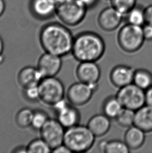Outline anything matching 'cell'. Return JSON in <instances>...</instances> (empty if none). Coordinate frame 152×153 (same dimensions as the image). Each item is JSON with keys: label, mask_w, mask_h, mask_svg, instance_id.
<instances>
[{"label": "cell", "mask_w": 152, "mask_h": 153, "mask_svg": "<svg viewBox=\"0 0 152 153\" xmlns=\"http://www.w3.org/2000/svg\"><path fill=\"white\" fill-rule=\"evenodd\" d=\"M74 37L62 24L50 23L45 25L40 33V43L45 52L63 57L72 52Z\"/></svg>", "instance_id": "cell-1"}, {"label": "cell", "mask_w": 152, "mask_h": 153, "mask_svg": "<svg viewBox=\"0 0 152 153\" xmlns=\"http://www.w3.org/2000/svg\"><path fill=\"white\" fill-rule=\"evenodd\" d=\"M106 45L99 34L92 31H84L74 37L72 54L79 62H96L105 53Z\"/></svg>", "instance_id": "cell-2"}, {"label": "cell", "mask_w": 152, "mask_h": 153, "mask_svg": "<svg viewBox=\"0 0 152 153\" xmlns=\"http://www.w3.org/2000/svg\"><path fill=\"white\" fill-rule=\"evenodd\" d=\"M95 138L87 126L79 124L66 128L63 144L72 153H85L93 147Z\"/></svg>", "instance_id": "cell-3"}, {"label": "cell", "mask_w": 152, "mask_h": 153, "mask_svg": "<svg viewBox=\"0 0 152 153\" xmlns=\"http://www.w3.org/2000/svg\"><path fill=\"white\" fill-rule=\"evenodd\" d=\"M56 14L69 26H75L83 21L87 8L81 0H56Z\"/></svg>", "instance_id": "cell-4"}, {"label": "cell", "mask_w": 152, "mask_h": 153, "mask_svg": "<svg viewBox=\"0 0 152 153\" xmlns=\"http://www.w3.org/2000/svg\"><path fill=\"white\" fill-rule=\"evenodd\" d=\"M117 40L120 48L126 53L138 51L145 41L142 26L126 23L119 29Z\"/></svg>", "instance_id": "cell-5"}, {"label": "cell", "mask_w": 152, "mask_h": 153, "mask_svg": "<svg viewBox=\"0 0 152 153\" xmlns=\"http://www.w3.org/2000/svg\"><path fill=\"white\" fill-rule=\"evenodd\" d=\"M40 100L48 105H54L64 100L66 94L63 83L55 76L43 78L38 85Z\"/></svg>", "instance_id": "cell-6"}, {"label": "cell", "mask_w": 152, "mask_h": 153, "mask_svg": "<svg viewBox=\"0 0 152 153\" xmlns=\"http://www.w3.org/2000/svg\"><path fill=\"white\" fill-rule=\"evenodd\" d=\"M116 96L123 108L135 111L145 105V91L134 83L119 88Z\"/></svg>", "instance_id": "cell-7"}, {"label": "cell", "mask_w": 152, "mask_h": 153, "mask_svg": "<svg viewBox=\"0 0 152 153\" xmlns=\"http://www.w3.org/2000/svg\"><path fill=\"white\" fill-rule=\"evenodd\" d=\"M98 85H89L79 81L68 88L66 95L67 101L76 107L85 105L90 101Z\"/></svg>", "instance_id": "cell-8"}, {"label": "cell", "mask_w": 152, "mask_h": 153, "mask_svg": "<svg viewBox=\"0 0 152 153\" xmlns=\"http://www.w3.org/2000/svg\"><path fill=\"white\" fill-rule=\"evenodd\" d=\"M66 128L57 119H49L40 131V136L52 150L64 143Z\"/></svg>", "instance_id": "cell-9"}, {"label": "cell", "mask_w": 152, "mask_h": 153, "mask_svg": "<svg viewBox=\"0 0 152 153\" xmlns=\"http://www.w3.org/2000/svg\"><path fill=\"white\" fill-rule=\"evenodd\" d=\"M57 120L65 128L80 124L81 114L76 106L63 100L53 105Z\"/></svg>", "instance_id": "cell-10"}, {"label": "cell", "mask_w": 152, "mask_h": 153, "mask_svg": "<svg viewBox=\"0 0 152 153\" xmlns=\"http://www.w3.org/2000/svg\"><path fill=\"white\" fill-rule=\"evenodd\" d=\"M78 81L89 85H98L101 79V70L96 62H82L76 70Z\"/></svg>", "instance_id": "cell-11"}, {"label": "cell", "mask_w": 152, "mask_h": 153, "mask_svg": "<svg viewBox=\"0 0 152 153\" xmlns=\"http://www.w3.org/2000/svg\"><path fill=\"white\" fill-rule=\"evenodd\" d=\"M62 64V57L45 52L39 58L37 68L43 78L55 76L61 70Z\"/></svg>", "instance_id": "cell-12"}, {"label": "cell", "mask_w": 152, "mask_h": 153, "mask_svg": "<svg viewBox=\"0 0 152 153\" xmlns=\"http://www.w3.org/2000/svg\"><path fill=\"white\" fill-rule=\"evenodd\" d=\"M123 19V15L111 6L101 11L98 16L97 23L102 30L110 32L118 28Z\"/></svg>", "instance_id": "cell-13"}, {"label": "cell", "mask_w": 152, "mask_h": 153, "mask_svg": "<svg viewBox=\"0 0 152 153\" xmlns=\"http://www.w3.org/2000/svg\"><path fill=\"white\" fill-rule=\"evenodd\" d=\"M135 70L131 66L126 65H118L112 68L109 79L115 87L120 88L133 83Z\"/></svg>", "instance_id": "cell-14"}, {"label": "cell", "mask_w": 152, "mask_h": 153, "mask_svg": "<svg viewBox=\"0 0 152 153\" xmlns=\"http://www.w3.org/2000/svg\"><path fill=\"white\" fill-rule=\"evenodd\" d=\"M30 10L35 17L45 19L51 17L56 14V0H31Z\"/></svg>", "instance_id": "cell-15"}, {"label": "cell", "mask_w": 152, "mask_h": 153, "mask_svg": "<svg viewBox=\"0 0 152 153\" xmlns=\"http://www.w3.org/2000/svg\"><path fill=\"white\" fill-rule=\"evenodd\" d=\"M43 79V76L37 68L31 66L22 68L17 76L18 83L23 88L38 86Z\"/></svg>", "instance_id": "cell-16"}, {"label": "cell", "mask_w": 152, "mask_h": 153, "mask_svg": "<svg viewBox=\"0 0 152 153\" xmlns=\"http://www.w3.org/2000/svg\"><path fill=\"white\" fill-rule=\"evenodd\" d=\"M93 134L102 137L106 134L111 128V119L103 113L91 117L86 125Z\"/></svg>", "instance_id": "cell-17"}, {"label": "cell", "mask_w": 152, "mask_h": 153, "mask_svg": "<svg viewBox=\"0 0 152 153\" xmlns=\"http://www.w3.org/2000/svg\"><path fill=\"white\" fill-rule=\"evenodd\" d=\"M146 133L136 126L127 128L124 135V142L131 150H137L142 147L145 141Z\"/></svg>", "instance_id": "cell-18"}, {"label": "cell", "mask_w": 152, "mask_h": 153, "mask_svg": "<svg viewBox=\"0 0 152 153\" xmlns=\"http://www.w3.org/2000/svg\"><path fill=\"white\" fill-rule=\"evenodd\" d=\"M134 125L145 133L152 132V107L145 105L136 110Z\"/></svg>", "instance_id": "cell-19"}, {"label": "cell", "mask_w": 152, "mask_h": 153, "mask_svg": "<svg viewBox=\"0 0 152 153\" xmlns=\"http://www.w3.org/2000/svg\"><path fill=\"white\" fill-rule=\"evenodd\" d=\"M123 107L116 96H109L105 98L102 105V113L111 119H115Z\"/></svg>", "instance_id": "cell-20"}, {"label": "cell", "mask_w": 152, "mask_h": 153, "mask_svg": "<svg viewBox=\"0 0 152 153\" xmlns=\"http://www.w3.org/2000/svg\"><path fill=\"white\" fill-rule=\"evenodd\" d=\"M99 149L105 153H129L130 149L124 141L119 140H102L99 144Z\"/></svg>", "instance_id": "cell-21"}, {"label": "cell", "mask_w": 152, "mask_h": 153, "mask_svg": "<svg viewBox=\"0 0 152 153\" xmlns=\"http://www.w3.org/2000/svg\"><path fill=\"white\" fill-rule=\"evenodd\" d=\"M133 83L145 91L152 86V73L144 68L135 70Z\"/></svg>", "instance_id": "cell-22"}, {"label": "cell", "mask_w": 152, "mask_h": 153, "mask_svg": "<svg viewBox=\"0 0 152 153\" xmlns=\"http://www.w3.org/2000/svg\"><path fill=\"white\" fill-rule=\"evenodd\" d=\"M144 8L141 5H136L125 15L127 23L142 27L145 24Z\"/></svg>", "instance_id": "cell-23"}, {"label": "cell", "mask_w": 152, "mask_h": 153, "mask_svg": "<svg viewBox=\"0 0 152 153\" xmlns=\"http://www.w3.org/2000/svg\"><path fill=\"white\" fill-rule=\"evenodd\" d=\"M34 111L28 108H24L19 110L15 117V122L17 126L22 128L31 126Z\"/></svg>", "instance_id": "cell-24"}, {"label": "cell", "mask_w": 152, "mask_h": 153, "mask_svg": "<svg viewBox=\"0 0 152 153\" xmlns=\"http://www.w3.org/2000/svg\"><path fill=\"white\" fill-rule=\"evenodd\" d=\"M134 117L135 111L123 108L115 120L120 126L128 128L134 126Z\"/></svg>", "instance_id": "cell-25"}, {"label": "cell", "mask_w": 152, "mask_h": 153, "mask_svg": "<svg viewBox=\"0 0 152 153\" xmlns=\"http://www.w3.org/2000/svg\"><path fill=\"white\" fill-rule=\"evenodd\" d=\"M28 153H51L52 149L44 140L42 138L36 139L31 141L26 146Z\"/></svg>", "instance_id": "cell-26"}, {"label": "cell", "mask_w": 152, "mask_h": 153, "mask_svg": "<svg viewBox=\"0 0 152 153\" xmlns=\"http://www.w3.org/2000/svg\"><path fill=\"white\" fill-rule=\"evenodd\" d=\"M112 7L125 16L137 5V0H110Z\"/></svg>", "instance_id": "cell-27"}, {"label": "cell", "mask_w": 152, "mask_h": 153, "mask_svg": "<svg viewBox=\"0 0 152 153\" xmlns=\"http://www.w3.org/2000/svg\"><path fill=\"white\" fill-rule=\"evenodd\" d=\"M49 119L47 114L43 110L34 111L31 126L35 130L40 131Z\"/></svg>", "instance_id": "cell-28"}, {"label": "cell", "mask_w": 152, "mask_h": 153, "mask_svg": "<svg viewBox=\"0 0 152 153\" xmlns=\"http://www.w3.org/2000/svg\"><path fill=\"white\" fill-rule=\"evenodd\" d=\"M23 94L25 98L29 102H37L40 100L38 85L24 88Z\"/></svg>", "instance_id": "cell-29"}, {"label": "cell", "mask_w": 152, "mask_h": 153, "mask_svg": "<svg viewBox=\"0 0 152 153\" xmlns=\"http://www.w3.org/2000/svg\"><path fill=\"white\" fill-rule=\"evenodd\" d=\"M142 29L145 40L152 42V25L145 24L142 26Z\"/></svg>", "instance_id": "cell-30"}, {"label": "cell", "mask_w": 152, "mask_h": 153, "mask_svg": "<svg viewBox=\"0 0 152 153\" xmlns=\"http://www.w3.org/2000/svg\"><path fill=\"white\" fill-rule=\"evenodd\" d=\"M145 24L152 25V4L144 8Z\"/></svg>", "instance_id": "cell-31"}, {"label": "cell", "mask_w": 152, "mask_h": 153, "mask_svg": "<svg viewBox=\"0 0 152 153\" xmlns=\"http://www.w3.org/2000/svg\"><path fill=\"white\" fill-rule=\"evenodd\" d=\"M52 153H72L70 149L66 146V145L63 144L58 146L55 149L52 150Z\"/></svg>", "instance_id": "cell-32"}, {"label": "cell", "mask_w": 152, "mask_h": 153, "mask_svg": "<svg viewBox=\"0 0 152 153\" xmlns=\"http://www.w3.org/2000/svg\"><path fill=\"white\" fill-rule=\"evenodd\" d=\"M145 105L152 107V86L145 91Z\"/></svg>", "instance_id": "cell-33"}, {"label": "cell", "mask_w": 152, "mask_h": 153, "mask_svg": "<svg viewBox=\"0 0 152 153\" xmlns=\"http://www.w3.org/2000/svg\"><path fill=\"white\" fill-rule=\"evenodd\" d=\"M87 9L93 8L97 5L99 0H81Z\"/></svg>", "instance_id": "cell-34"}, {"label": "cell", "mask_w": 152, "mask_h": 153, "mask_svg": "<svg viewBox=\"0 0 152 153\" xmlns=\"http://www.w3.org/2000/svg\"><path fill=\"white\" fill-rule=\"evenodd\" d=\"M12 152L14 153H27V149H26V146H18V147L15 149Z\"/></svg>", "instance_id": "cell-35"}, {"label": "cell", "mask_w": 152, "mask_h": 153, "mask_svg": "<svg viewBox=\"0 0 152 153\" xmlns=\"http://www.w3.org/2000/svg\"><path fill=\"white\" fill-rule=\"evenodd\" d=\"M6 5L4 0H0V17L4 14L5 10Z\"/></svg>", "instance_id": "cell-36"}, {"label": "cell", "mask_w": 152, "mask_h": 153, "mask_svg": "<svg viewBox=\"0 0 152 153\" xmlns=\"http://www.w3.org/2000/svg\"><path fill=\"white\" fill-rule=\"evenodd\" d=\"M4 42H3L2 38L0 37V55L3 54V52L4 51Z\"/></svg>", "instance_id": "cell-37"}, {"label": "cell", "mask_w": 152, "mask_h": 153, "mask_svg": "<svg viewBox=\"0 0 152 153\" xmlns=\"http://www.w3.org/2000/svg\"><path fill=\"white\" fill-rule=\"evenodd\" d=\"M4 60H5V58L4 56L2 54L0 55V65L3 64V63L4 62Z\"/></svg>", "instance_id": "cell-38"}, {"label": "cell", "mask_w": 152, "mask_h": 153, "mask_svg": "<svg viewBox=\"0 0 152 153\" xmlns=\"http://www.w3.org/2000/svg\"><path fill=\"white\" fill-rule=\"evenodd\" d=\"M109 1H110V0H109Z\"/></svg>", "instance_id": "cell-39"}]
</instances>
